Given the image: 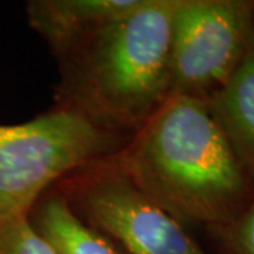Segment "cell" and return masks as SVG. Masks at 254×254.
<instances>
[{
    "label": "cell",
    "instance_id": "6da1fadb",
    "mask_svg": "<svg viewBox=\"0 0 254 254\" xmlns=\"http://www.w3.org/2000/svg\"><path fill=\"white\" fill-rule=\"evenodd\" d=\"M109 160L184 227L227 225L254 200L253 180L206 100L170 96Z\"/></svg>",
    "mask_w": 254,
    "mask_h": 254
},
{
    "label": "cell",
    "instance_id": "7a4b0ae2",
    "mask_svg": "<svg viewBox=\"0 0 254 254\" xmlns=\"http://www.w3.org/2000/svg\"><path fill=\"white\" fill-rule=\"evenodd\" d=\"M175 3L144 0L57 57L54 108L105 131L136 134L170 98Z\"/></svg>",
    "mask_w": 254,
    "mask_h": 254
},
{
    "label": "cell",
    "instance_id": "3957f363",
    "mask_svg": "<svg viewBox=\"0 0 254 254\" xmlns=\"http://www.w3.org/2000/svg\"><path fill=\"white\" fill-rule=\"evenodd\" d=\"M128 140L57 108L20 125H0V222L28 216L57 182L109 160Z\"/></svg>",
    "mask_w": 254,
    "mask_h": 254
},
{
    "label": "cell",
    "instance_id": "277c9868",
    "mask_svg": "<svg viewBox=\"0 0 254 254\" xmlns=\"http://www.w3.org/2000/svg\"><path fill=\"white\" fill-rule=\"evenodd\" d=\"M253 37V0H177L170 96L208 100L236 71Z\"/></svg>",
    "mask_w": 254,
    "mask_h": 254
},
{
    "label": "cell",
    "instance_id": "5b68a950",
    "mask_svg": "<svg viewBox=\"0 0 254 254\" xmlns=\"http://www.w3.org/2000/svg\"><path fill=\"white\" fill-rule=\"evenodd\" d=\"M54 187L85 222L126 254H208L110 160L69 174Z\"/></svg>",
    "mask_w": 254,
    "mask_h": 254
},
{
    "label": "cell",
    "instance_id": "8992f818",
    "mask_svg": "<svg viewBox=\"0 0 254 254\" xmlns=\"http://www.w3.org/2000/svg\"><path fill=\"white\" fill-rule=\"evenodd\" d=\"M144 0H30V27L50 47L55 58L105 24L141 6Z\"/></svg>",
    "mask_w": 254,
    "mask_h": 254
},
{
    "label": "cell",
    "instance_id": "52a82bcc",
    "mask_svg": "<svg viewBox=\"0 0 254 254\" xmlns=\"http://www.w3.org/2000/svg\"><path fill=\"white\" fill-rule=\"evenodd\" d=\"M206 102L254 182V37L236 71Z\"/></svg>",
    "mask_w": 254,
    "mask_h": 254
},
{
    "label": "cell",
    "instance_id": "ba28073f",
    "mask_svg": "<svg viewBox=\"0 0 254 254\" xmlns=\"http://www.w3.org/2000/svg\"><path fill=\"white\" fill-rule=\"evenodd\" d=\"M28 220L57 254H126L112 237L85 222L55 187L40 196Z\"/></svg>",
    "mask_w": 254,
    "mask_h": 254
},
{
    "label": "cell",
    "instance_id": "9c48e42d",
    "mask_svg": "<svg viewBox=\"0 0 254 254\" xmlns=\"http://www.w3.org/2000/svg\"><path fill=\"white\" fill-rule=\"evenodd\" d=\"M0 254H57L31 226L28 216L0 222Z\"/></svg>",
    "mask_w": 254,
    "mask_h": 254
},
{
    "label": "cell",
    "instance_id": "30bf717a",
    "mask_svg": "<svg viewBox=\"0 0 254 254\" xmlns=\"http://www.w3.org/2000/svg\"><path fill=\"white\" fill-rule=\"evenodd\" d=\"M206 233L220 254H254V200L236 220Z\"/></svg>",
    "mask_w": 254,
    "mask_h": 254
}]
</instances>
